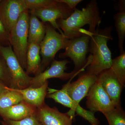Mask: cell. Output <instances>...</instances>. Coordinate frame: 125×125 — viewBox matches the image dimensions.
I'll use <instances>...</instances> for the list:
<instances>
[{"label":"cell","mask_w":125,"mask_h":125,"mask_svg":"<svg viewBox=\"0 0 125 125\" xmlns=\"http://www.w3.org/2000/svg\"><path fill=\"white\" fill-rule=\"evenodd\" d=\"M1 123L2 125H9L4 120L1 121Z\"/></svg>","instance_id":"29"},{"label":"cell","mask_w":125,"mask_h":125,"mask_svg":"<svg viewBox=\"0 0 125 125\" xmlns=\"http://www.w3.org/2000/svg\"><path fill=\"white\" fill-rule=\"evenodd\" d=\"M70 62L67 60L61 61L54 60L49 68L34 77H32L29 87H40L51 78H58L64 80L74 78L77 74L81 72H76L74 71L70 73L65 72L67 69L66 65Z\"/></svg>","instance_id":"8"},{"label":"cell","mask_w":125,"mask_h":125,"mask_svg":"<svg viewBox=\"0 0 125 125\" xmlns=\"http://www.w3.org/2000/svg\"><path fill=\"white\" fill-rule=\"evenodd\" d=\"M46 32L45 23L40 21L35 16L30 15L28 32L29 44L33 43L40 45L45 37Z\"/></svg>","instance_id":"19"},{"label":"cell","mask_w":125,"mask_h":125,"mask_svg":"<svg viewBox=\"0 0 125 125\" xmlns=\"http://www.w3.org/2000/svg\"><path fill=\"white\" fill-rule=\"evenodd\" d=\"M45 37L40 44V54L42 56V72L47 69L55 60L56 54L60 50L66 48L69 39L57 32L49 23H45Z\"/></svg>","instance_id":"5"},{"label":"cell","mask_w":125,"mask_h":125,"mask_svg":"<svg viewBox=\"0 0 125 125\" xmlns=\"http://www.w3.org/2000/svg\"><path fill=\"white\" fill-rule=\"evenodd\" d=\"M9 125H42L36 115L31 116L18 121L3 120Z\"/></svg>","instance_id":"25"},{"label":"cell","mask_w":125,"mask_h":125,"mask_svg":"<svg viewBox=\"0 0 125 125\" xmlns=\"http://www.w3.org/2000/svg\"><path fill=\"white\" fill-rule=\"evenodd\" d=\"M23 101L21 94L14 89L7 87L0 94V110L15 105Z\"/></svg>","instance_id":"20"},{"label":"cell","mask_w":125,"mask_h":125,"mask_svg":"<svg viewBox=\"0 0 125 125\" xmlns=\"http://www.w3.org/2000/svg\"><path fill=\"white\" fill-rule=\"evenodd\" d=\"M2 0H0V5L1 3Z\"/></svg>","instance_id":"30"},{"label":"cell","mask_w":125,"mask_h":125,"mask_svg":"<svg viewBox=\"0 0 125 125\" xmlns=\"http://www.w3.org/2000/svg\"><path fill=\"white\" fill-rule=\"evenodd\" d=\"M28 10H35L46 9L55 5L57 0H24Z\"/></svg>","instance_id":"23"},{"label":"cell","mask_w":125,"mask_h":125,"mask_svg":"<svg viewBox=\"0 0 125 125\" xmlns=\"http://www.w3.org/2000/svg\"><path fill=\"white\" fill-rule=\"evenodd\" d=\"M109 125H125V112L121 107L104 114Z\"/></svg>","instance_id":"22"},{"label":"cell","mask_w":125,"mask_h":125,"mask_svg":"<svg viewBox=\"0 0 125 125\" xmlns=\"http://www.w3.org/2000/svg\"><path fill=\"white\" fill-rule=\"evenodd\" d=\"M9 37L10 33L0 20V45L4 46H10Z\"/></svg>","instance_id":"26"},{"label":"cell","mask_w":125,"mask_h":125,"mask_svg":"<svg viewBox=\"0 0 125 125\" xmlns=\"http://www.w3.org/2000/svg\"><path fill=\"white\" fill-rule=\"evenodd\" d=\"M7 86L0 81V94L7 89Z\"/></svg>","instance_id":"28"},{"label":"cell","mask_w":125,"mask_h":125,"mask_svg":"<svg viewBox=\"0 0 125 125\" xmlns=\"http://www.w3.org/2000/svg\"><path fill=\"white\" fill-rule=\"evenodd\" d=\"M91 33L86 31L82 35L69 40L64 52L60 53V58H70L74 65V71L82 72L92 62L90 54L88 58L87 55L89 52V44Z\"/></svg>","instance_id":"3"},{"label":"cell","mask_w":125,"mask_h":125,"mask_svg":"<svg viewBox=\"0 0 125 125\" xmlns=\"http://www.w3.org/2000/svg\"><path fill=\"white\" fill-rule=\"evenodd\" d=\"M40 45L36 43L29 44L26 56V72L27 74L34 76L42 72L40 56Z\"/></svg>","instance_id":"17"},{"label":"cell","mask_w":125,"mask_h":125,"mask_svg":"<svg viewBox=\"0 0 125 125\" xmlns=\"http://www.w3.org/2000/svg\"><path fill=\"white\" fill-rule=\"evenodd\" d=\"M114 8L118 12L114 15L113 19L117 33L118 47L120 52L125 50L123 44L125 38V0H119L114 4Z\"/></svg>","instance_id":"18"},{"label":"cell","mask_w":125,"mask_h":125,"mask_svg":"<svg viewBox=\"0 0 125 125\" xmlns=\"http://www.w3.org/2000/svg\"><path fill=\"white\" fill-rule=\"evenodd\" d=\"M36 116L42 125H72L74 119L68 112L62 113L46 104L37 109Z\"/></svg>","instance_id":"14"},{"label":"cell","mask_w":125,"mask_h":125,"mask_svg":"<svg viewBox=\"0 0 125 125\" xmlns=\"http://www.w3.org/2000/svg\"><path fill=\"white\" fill-rule=\"evenodd\" d=\"M97 78L115 107H121V95L125 87L118 81L111 69L103 72Z\"/></svg>","instance_id":"13"},{"label":"cell","mask_w":125,"mask_h":125,"mask_svg":"<svg viewBox=\"0 0 125 125\" xmlns=\"http://www.w3.org/2000/svg\"><path fill=\"white\" fill-rule=\"evenodd\" d=\"M111 69L115 75L121 83L125 86V52L113 59Z\"/></svg>","instance_id":"21"},{"label":"cell","mask_w":125,"mask_h":125,"mask_svg":"<svg viewBox=\"0 0 125 125\" xmlns=\"http://www.w3.org/2000/svg\"><path fill=\"white\" fill-rule=\"evenodd\" d=\"M60 2H62L67 5L71 11L73 12L76 9V6L82 2V0H58Z\"/></svg>","instance_id":"27"},{"label":"cell","mask_w":125,"mask_h":125,"mask_svg":"<svg viewBox=\"0 0 125 125\" xmlns=\"http://www.w3.org/2000/svg\"><path fill=\"white\" fill-rule=\"evenodd\" d=\"M57 1L56 4L50 7L42 10H30L29 13L40 19L43 23H49L55 29L58 30L60 33L64 35L58 27L57 20L67 19L73 12L65 4L59 2L58 0Z\"/></svg>","instance_id":"10"},{"label":"cell","mask_w":125,"mask_h":125,"mask_svg":"<svg viewBox=\"0 0 125 125\" xmlns=\"http://www.w3.org/2000/svg\"><path fill=\"white\" fill-rule=\"evenodd\" d=\"M86 106L90 111L94 113L100 112L104 115L115 108L103 88L98 78L87 94Z\"/></svg>","instance_id":"9"},{"label":"cell","mask_w":125,"mask_h":125,"mask_svg":"<svg viewBox=\"0 0 125 125\" xmlns=\"http://www.w3.org/2000/svg\"><path fill=\"white\" fill-rule=\"evenodd\" d=\"M0 81L9 88H13V81L6 62L0 53Z\"/></svg>","instance_id":"24"},{"label":"cell","mask_w":125,"mask_h":125,"mask_svg":"<svg viewBox=\"0 0 125 125\" xmlns=\"http://www.w3.org/2000/svg\"><path fill=\"white\" fill-rule=\"evenodd\" d=\"M46 97L52 99L55 102L70 108V109L67 112L74 118L76 113L77 115L88 121L91 125H99L100 124L99 121L94 116V113L84 109L70 97L64 84L61 90L48 88Z\"/></svg>","instance_id":"6"},{"label":"cell","mask_w":125,"mask_h":125,"mask_svg":"<svg viewBox=\"0 0 125 125\" xmlns=\"http://www.w3.org/2000/svg\"><path fill=\"white\" fill-rule=\"evenodd\" d=\"M0 53L3 56L13 81V88L22 89L29 87L32 77L27 74L14 53L11 46L0 45Z\"/></svg>","instance_id":"7"},{"label":"cell","mask_w":125,"mask_h":125,"mask_svg":"<svg viewBox=\"0 0 125 125\" xmlns=\"http://www.w3.org/2000/svg\"><path fill=\"white\" fill-rule=\"evenodd\" d=\"M47 80L42 85L37 88L28 87L22 89H15L21 94L23 101L37 108L45 104L48 86Z\"/></svg>","instance_id":"16"},{"label":"cell","mask_w":125,"mask_h":125,"mask_svg":"<svg viewBox=\"0 0 125 125\" xmlns=\"http://www.w3.org/2000/svg\"><path fill=\"white\" fill-rule=\"evenodd\" d=\"M37 108L22 101L10 107L0 110L3 120L18 121L36 115Z\"/></svg>","instance_id":"15"},{"label":"cell","mask_w":125,"mask_h":125,"mask_svg":"<svg viewBox=\"0 0 125 125\" xmlns=\"http://www.w3.org/2000/svg\"><path fill=\"white\" fill-rule=\"evenodd\" d=\"M64 84L67 94L76 103H80L87 96L90 89L97 79V76L91 74L87 72L80 74L78 79L71 83L72 79Z\"/></svg>","instance_id":"12"},{"label":"cell","mask_w":125,"mask_h":125,"mask_svg":"<svg viewBox=\"0 0 125 125\" xmlns=\"http://www.w3.org/2000/svg\"><path fill=\"white\" fill-rule=\"evenodd\" d=\"M102 22L98 4L96 0H92L82 10L76 9L69 18L57 21L58 27L64 36L68 39L82 35L86 30L81 28L86 25L89 26V32H95Z\"/></svg>","instance_id":"1"},{"label":"cell","mask_w":125,"mask_h":125,"mask_svg":"<svg viewBox=\"0 0 125 125\" xmlns=\"http://www.w3.org/2000/svg\"><path fill=\"white\" fill-rule=\"evenodd\" d=\"M27 10L24 0H2L0 5V20L9 33L21 14Z\"/></svg>","instance_id":"11"},{"label":"cell","mask_w":125,"mask_h":125,"mask_svg":"<svg viewBox=\"0 0 125 125\" xmlns=\"http://www.w3.org/2000/svg\"><path fill=\"white\" fill-rule=\"evenodd\" d=\"M113 27L109 26L100 29L97 28L95 32L91 33L89 52L92 55V62L87 66V72L97 76L103 72L111 68L112 60L107 43L113 39L111 35Z\"/></svg>","instance_id":"2"},{"label":"cell","mask_w":125,"mask_h":125,"mask_svg":"<svg viewBox=\"0 0 125 125\" xmlns=\"http://www.w3.org/2000/svg\"><path fill=\"white\" fill-rule=\"evenodd\" d=\"M29 13L25 10L21 14L13 28L10 32L9 42L13 51L24 69L26 68V56L28 41Z\"/></svg>","instance_id":"4"}]
</instances>
